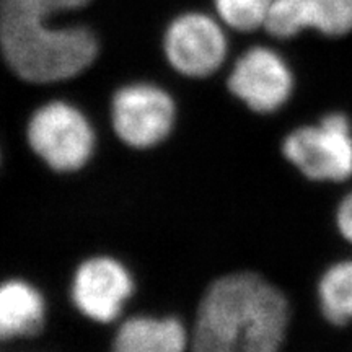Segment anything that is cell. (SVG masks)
<instances>
[{"label":"cell","mask_w":352,"mask_h":352,"mask_svg":"<svg viewBox=\"0 0 352 352\" xmlns=\"http://www.w3.org/2000/svg\"><path fill=\"white\" fill-rule=\"evenodd\" d=\"M274 0H215L220 20L236 32L248 33L264 28Z\"/></svg>","instance_id":"4fadbf2b"},{"label":"cell","mask_w":352,"mask_h":352,"mask_svg":"<svg viewBox=\"0 0 352 352\" xmlns=\"http://www.w3.org/2000/svg\"><path fill=\"white\" fill-rule=\"evenodd\" d=\"M134 287L132 274L120 259L100 254L78 264L70 284V298L87 320L108 324L120 318Z\"/></svg>","instance_id":"8992f818"},{"label":"cell","mask_w":352,"mask_h":352,"mask_svg":"<svg viewBox=\"0 0 352 352\" xmlns=\"http://www.w3.org/2000/svg\"><path fill=\"white\" fill-rule=\"evenodd\" d=\"M109 114L114 134L122 144L134 151H148L170 138L176 103L165 88L135 82L114 91Z\"/></svg>","instance_id":"5b68a950"},{"label":"cell","mask_w":352,"mask_h":352,"mask_svg":"<svg viewBox=\"0 0 352 352\" xmlns=\"http://www.w3.org/2000/svg\"><path fill=\"white\" fill-rule=\"evenodd\" d=\"M191 331L175 316L138 315L122 321L109 352H189Z\"/></svg>","instance_id":"8fae6325"},{"label":"cell","mask_w":352,"mask_h":352,"mask_svg":"<svg viewBox=\"0 0 352 352\" xmlns=\"http://www.w3.org/2000/svg\"><path fill=\"white\" fill-rule=\"evenodd\" d=\"M283 155L314 182H344L352 176L349 120L331 113L315 126L294 129L283 142Z\"/></svg>","instance_id":"277c9868"},{"label":"cell","mask_w":352,"mask_h":352,"mask_svg":"<svg viewBox=\"0 0 352 352\" xmlns=\"http://www.w3.org/2000/svg\"><path fill=\"white\" fill-rule=\"evenodd\" d=\"M28 147L57 173L82 170L94 157L96 135L87 114L76 104L51 100L38 107L26 122Z\"/></svg>","instance_id":"3957f363"},{"label":"cell","mask_w":352,"mask_h":352,"mask_svg":"<svg viewBox=\"0 0 352 352\" xmlns=\"http://www.w3.org/2000/svg\"><path fill=\"white\" fill-rule=\"evenodd\" d=\"M46 298L23 277L0 279V342L32 340L46 323Z\"/></svg>","instance_id":"30bf717a"},{"label":"cell","mask_w":352,"mask_h":352,"mask_svg":"<svg viewBox=\"0 0 352 352\" xmlns=\"http://www.w3.org/2000/svg\"><path fill=\"white\" fill-rule=\"evenodd\" d=\"M227 51L226 33L204 13H186L166 28L164 52L179 76L210 77L226 63Z\"/></svg>","instance_id":"ba28073f"},{"label":"cell","mask_w":352,"mask_h":352,"mask_svg":"<svg viewBox=\"0 0 352 352\" xmlns=\"http://www.w3.org/2000/svg\"><path fill=\"white\" fill-rule=\"evenodd\" d=\"M264 30L280 39L305 30L344 36L352 32V0H274Z\"/></svg>","instance_id":"9c48e42d"},{"label":"cell","mask_w":352,"mask_h":352,"mask_svg":"<svg viewBox=\"0 0 352 352\" xmlns=\"http://www.w3.org/2000/svg\"><path fill=\"white\" fill-rule=\"evenodd\" d=\"M287 298L256 272H230L209 285L197 307L189 352H284Z\"/></svg>","instance_id":"7a4b0ae2"},{"label":"cell","mask_w":352,"mask_h":352,"mask_svg":"<svg viewBox=\"0 0 352 352\" xmlns=\"http://www.w3.org/2000/svg\"><path fill=\"white\" fill-rule=\"evenodd\" d=\"M338 228L346 240L352 241V192L341 202L338 209Z\"/></svg>","instance_id":"5bb4252c"},{"label":"cell","mask_w":352,"mask_h":352,"mask_svg":"<svg viewBox=\"0 0 352 352\" xmlns=\"http://www.w3.org/2000/svg\"><path fill=\"white\" fill-rule=\"evenodd\" d=\"M227 87L253 113L270 114L289 101L294 76L283 56L270 47L256 46L239 57L228 74Z\"/></svg>","instance_id":"52a82bcc"},{"label":"cell","mask_w":352,"mask_h":352,"mask_svg":"<svg viewBox=\"0 0 352 352\" xmlns=\"http://www.w3.org/2000/svg\"><path fill=\"white\" fill-rule=\"evenodd\" d=\"M90 0H0V56L21 82L50 85L80 76L98 56V39L85 26L52 23L59 13Z\"/></svg>","instance_id":"6da1fadb"},{"label":"cell","mask_w":352,"mask_h":352,"mask_svg":"<svg viewBox=\"0 0 352 352\" xmlns=\"http://www.w3.org/2000/svg\"><path fill=\"white\" fill-rule=\"evenodd\" d=\"M321 314L334 327L352 321V261L338 263L324 272L318 284Z\"/></svg>","instance_id":"7c38bea8"}]
</instances>
